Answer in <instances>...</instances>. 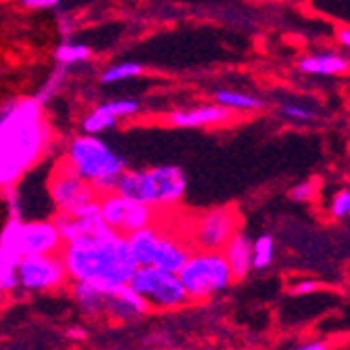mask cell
Listing matches in <instances>:
<instances>
[{
	"label": "cell",
	"mask_w": 350,
	"mask_h": 350,
	"mask_svg": "<svg viewBox=\"0 0 350 350\" xmlns=\"http://www.w3.org/2000/svg\"><path fill=\"white\" fill-rule=\"evenodd\" d=\"M214 101L216 105L225 107L229 111H256L265 107V101L254 97V94L239 92V90H225V88L214 94Z\"/></svg>",
	"instance_id": "ffe728a7"
},
{
	"label": "cell",
	"mask_w": 350,
	"mask_h": 350,
	"mask_svg": "<svg viewBox=\"0 0 350 350\" xmlns=\"http://www.w3.org/2000/svg\"><path fill=\"white\" fill-rule=\"evenodd\" d=\"M103 105H105L118 120L133 118V116H137L139 109H141L139 101H135V99H113V101H107V103H103Z\"/></svg>",
	"instance_id": "f1b7e54d"
},
{
	"label": "cell",
	"mask_w": 350,
	"mask_h": 350,
	"mask_svg": "<svg viewBox=\"0 0 350 350\" xmlns=\"http://www.w3.org/2000/svg\"><path fill=\"white\" fill-rule=\"evenodd\" d=\"M317 290V283L314 281H298L296 285H294V294H310V292H314Z\"/></svg>",
	"instance_id": "1f68e13d"
},
{
	"label": "cell",
	"mask_w": 350,
	"mask_h": 350,
	"mask_svg": "<svg viewBox=\"0 0 350 350\" xmlns=\"http://www.w3.org/2000/svg\"><path fill=\"white\" fill-rule=\"evenodd\" d=\"M59 256L68 271V279L88 283L103 292L129 285L137 262L124 235L103 227L88 237L63 243Z\"/></svg>",
	"instance_id": "7a4b0ae2"
},
{
	"label": "cell",
	"mask_w": 350,
	"mask_h": 350,
	"mask_svg": "<svg viewBox=\"0 0 350 350\" xmlns=\"http://www.w3.org/2000/svg\"><path fill=\"white\" fill-rule=\"evenodd\" d=\"M292 350H329V346L325 342H306L302 346H296Z\"/></svg>",
	"instance_id": "836d02e7"
},
{
	"label": "cell",
	"mask_w": 350,
	"mask_h": 350,
	"mask_svg": "<svg viewBox=\"0 0 350 350\" xmlns=\"http://www.w3.org/2000/svg\"><path fill=\"white\" fill-rule=\"evenodd\" d=\"M90 57V49L86 44H80V42H61L57 49H55V61L59 66H76V63H82Z\"/></svg>",
	"instance_id": "cb8c5ba5"
},
{
	"label": "cell",
	"mask_w": 350,
	"mask_h": 350,
	"mask_svg": "<svg viewBox=\"0 0 350 350\" xmlns=\"http://www.w3.org/2000/svg\"><path fill=\"white\" fill-rule=\"evenodd\" d=\"M51 145L44 105L34 97L0 105V191L15 187Z\"/></svg>",
	"instance_id": "6da1fadb"
},
{
	"label": "cell",
	"mask_w": 350,
	"mask_h": 350,
	"mask_svg": "<svg viewBox=\"0 0 350 350\" xmlns=\"http://www.w3.org/2000/svg\"><path fill=\"white\" fill-rule=\"evenodd\" d=\"M239 227V218L231 208H212L204 212L191 227V243L196 250L204 252H220L227 245Z\"/></svg>",
	"instance_id": "30bf717a"
},
{
	"label": "cell",
	"mask_w": 350,
	"mask_h": 350,
	"mask_svg": "<svg viewBox=\"0 0 350 350\" xmlns=\"http://www.w3.org/2000/svg\"><path fill=\"white\" fill-rule=\"evenodd\" d=\"M113 191L149 206L151 210L174 208L187 193V176L178 166L172 164L153 166L147 170L126 168L118 176Z\"/></svg>",
	"instance_id": "3957f363"
},
{
	"label": "cell",
	"mask_w": 350,
	"mask_h": 350,
	"mask_svg": "<svg viewBox=\"0 0 350 350\" xmlns=\"http://www.w3.org/2000/svg\"><path fill=\"white\" fill-rule=\"evenodd\" d=\"M72 296L74 302L78 304L80 312L88 319H99L103 317V308H105V292L94 288V285L88 283H78L74 281V288H72Z\"/></svg>",
	"instance_id": "d6986e66"
},
{
	"label": "cell",
	"mask_w": 350,
	"mask_h": 350,
	"mask_svg": "<svg viewBox=\"0 0 350 350\" xmlns=\"http://www.w3.org/2000/svg\"><path fill=\"white\" fill-rule=\"evenodd\" d=\"M231 118V111L216 103L200 105L191 109H176L168 116V122L176 129H202V126H216Z\"/></svg>",
	"instance_id": "5bb4252c"
},
{
	"label": "cell",
	"mask_w": 350,
	"mask_h": 350,
	"mask_svg": "<svg viewBox=\"0 0 350 350\" xmlns=\"http://www.w3.org/2000/svg\"><path fill=\"white\" fill-rule=\"evenodd\" d=\"M220 252L225 256L235 281L243 279L252 271V239L243 231H235Z\"/></svg>",
	"instance_id": "2e32d148"
},
{
	"label": "cell",
	"mask_w": 350,
	"mask_h": 350,
	"mask_svg": "<svg viewBox=\"0 0 350 350\" xmlns=\"http://www.w3.org/2000/svg\"><path fill=\"white\" fill-rule=\"evenodd\" d=\"M66 164L76 170L97 193L113 191L118 176L126 170V160L103 139L78 135L68 143Z\"/></svg>",
	"instance_id": "277c9868"
},
{
	"label": "cell",
	"mask_w": 350,
	"mask_h": 350,
	"mask_svg": "<svg viewBox=\"0 0 350 350\" xmlns=\"http://www.w3.org/2000/svg\"><path fill=\"white\" fill-rule=\"evenodd\" d=\"M143 74V66L137 61H122V63H113L109 66L103 74H101V84H118L124 80H131Z\"/></svg>",
	"instance_id": "603a6c76"
},
{
	"label": "cell",
	"mask_w": 350,
	"mask_h": 350,
	"mask_svg": "<svg viewBox=\"0 0 350 350\" xmlns=\"http://www.w3.org/2000/svg\"><path fill=\"white\" fill-rule=\"evenodd\" d=\"M191 252H193V250H191L189 243H185L178 237H174L172 233H166L164 231L162 241H160V247H157V254H155L153 267L176 275L180 271V267L187 262Z\"/></svg>",
	"instance_id": "e0dca14e"
},
{
	"label": "cell",
	"mask_w": 350,
	"mask_h": 350,
	"mask_svg": "<svg viewBox=\"0 0 350 350\" xmlns=\"http://www.w3.org/2000/svg\"><path fill=\"white\" fill-rule=\"evenodd\" d=\"M329 214L334 220H346L350 216V191L346 187L334 193L329 202Z\"/></svg>",
	"instance_id": "83f0119b"
},
{
	"label": "cell",
	"mask_w": 350,
	"mask_h": 350,
	"mask_svg": "<svg viewBox=\"0 0 350 350\" xmlns=\"http://www.w3.org/2000/svg\"><path fill=\"white\" fill-rule=\"evenodd\" d=\"M275 258V239L271 235H260L252 241V269L265 271Z\"/></svg>",
	"instance_id": "7402d4cb"
},
{
	"label": "cell",
	"mask_w": 350,
	"mask_h": 350,
	"mask_svg": "<svg viewBox=\"0 0 350 350\" xmlns=\"http://www.w3.org/2000/svg\"><path fill=\"white\" fill-rule=\"evenodd\" d=\"M338 42H342V46H344V49H348V46H350V29H348V27L338 29Z\"/></svg>",
	"instance_id": "e575fe53"
},
{
	"label": "cell",
	"mask_w": 350,
	"mask_h": 350,
	"mask_svg": "<svg viewBox=\"0 0 350 350\" xmlns=\"http://www.w3.org/2000/svg\"><path fill=\"white\" fill-rule=\"evenodd\" d=\"M189 300L204 302L220 292H225L235 281L222 252L196 250L189 254L187 262L176 273Z\"/></svg>",
	"instance_id": "8992f818"
},
{
	"label": "cell",
	"mask_w": 350,
	"mask_h": 350,
	"mask_svg": "<svg viewBox=\"0 0 350 350\" xmlns=\"http://www.w3.org/2000/svg\"><path fill=\"white\" fill-rule=\"evenodd\" d=\"M17 290V265L0 252V294Z\"/></svg>",
	"instance_id": "4316f807"
},
{
	"label": "cell",
	"mask_w": 350,
	"mask_h": 350,
	"mask_svg": "<svg viewBox=\"0 0 350 350\" xmlns=\"http://www.w3.org/2000/svg\"><path fill=\"white\" fill-rule=\"evenodd\" d=\"M129 285L147 302L149 310H174L191 302L178 277L155 267H137Z\"/></svg>",
	"instance_id": "52a82bcc"
},
{
	"label": "cell",
	"mask_w": 350,
	"mask_h": 350,
	"mask_svg": "<svg viewBox=\"0 0 350 350\" xmlns=\"http://www.w3.org/2000/svg\"><path fill=\"white\" fill-rule=\"evenodd\" d=\"M66 78H68V68L66 66H59L51 72V76L46 78V82L40 86V90L34 94V99L40 103V105H46L53 97H55V92L66 84Z\"/></svg>",
	"instance_id": "d4e9b609"
},
{
	"label": "cell",
	"mask_w": 350,
	"mask_h": 350,
	"mask_svg": "<svg viewBox=\"0 0 350 350\" xmlns=\"http://www.w3.org/2000/svg\"><path fill=\"white\" fill-rule=\"evenodd\" d=\"M23 5L29 9H51L59 5V0H23Z\"/></svg>",
	"instance_id": "4dcf8cb0"
},
{
	"label": "cell",
	"mask_w": 350,
	"mask_h": 350,
	"mask_svg": "<svg viewBox=\"0 0 350 350\" xmlns=\"http://www.w3.org/2000/svg\"><path fill=\"white\" fill-rule=\"evenodd\" d=\"M3 302H5V294H0V306H3Z\"/></svg>",
	"instance_id": "d590c367"
},
{
	"label": "cell",
	"mask_w": 350,
	"mask_h": 350,
	"mask_svg": "<svg viewBox=\"0 0 350 350\" xmlns=\"http://www.w3.org/2000/svg\"><path fill=\"white\" fill-rule=\"evenodd\" d=\"M99 200V198H97ZM53 225L61 235L63 243H70L82 237H88L105 227V222L99 214V204L92 202L82 208L70 210V212H57L53 218Z\"/></svg>",
	"instance_id": "7c38bea8"
},
{
	"label": "cell",
	"mask_w": 350,
	"mask_h": 350,
	"mask_svg": "<svg viewBox=\"0 0 350 350\" xmlns=\"http://www.w3.org/2000/svg\"><path fill=\"white\" fill-rule=\"evenodd\" d=\"M49 198L57 212H70L97 202L99 193L76 170L61 162L49 178Z\"/></svg>",
	"instance_id": "8fae6325"
},
{
	"label": "cell",
	"mask_w": 350,
	"mask_h": 350,
	"mask_svg": "<svg viewBox=\"0 0 350 350\" xmlns=\"http://www.w3.org/2000/svg\"><path fill=\"white\" fill-rule=\"evenodd\" d=\"M149 306L147 302L131 288V285H122L111 292H105V308L103 317L111 321H135L141 319L143 314H147Z\"/></svg>",
	"instance_id": "4fadbf2b"
},
{
	"label": "cell",
	"mask_w": 350,
	"mask_h": 350,
	"mask_svg": "<svg viewBox=\"0 0 350 350\" xmlns=\"http://www.w3.org/2000/svg\"><path fill=\"white\" fill-rule=\"evenodd\" d=\"M288 198L294 204H308L317 198V185L312 180H302L288 191Z\"/></svg>",
	"instance_id": "f546056e"
},
{
	"label": "cell",
	"mask_w": 350,
	"mask_h": 350,
	"mask_svg": "<svg viewBox=\"0 0 350 350\" xmlns=\"http://www.w3.org/2000/svg\"><path fill=\"white\" fill-rule=\"evenodd\" d=\"M66 336H68L70 340H86L88 332H86L84 327H80V325H72V327L66 332Z\"/></svg>",
	"instance_id": "d6a6232c"
},
{
	"label": "cell",
	"mask_w": 350,
	"mask_h": 350,
	"mask_svg": "<svg viewBox=\"0 0 350 350\" xmlns=\"http://www.w3.org/2000/svg\"><path fill=\"white\" fill-rule=\"evenodd\" d=\"M162 235H164V229L155 227V225H147V227H143V229H139V231H135L126 237L133 258L139 267H153Z\"/></svg>",
	"instance_id": "9a60e30c"
},
{
	"label": "cell",
	"mask_w": 350,
	"mask_h": 350,
	"mask_svg": "<svg viewBox=\"0 0 350 350\" xmlns=\"http://www.w3.org/2000/svg\"><path fill=\"white\" fill-rule=\"evenodd\" d=\"M99 214L105 222V227H109L111 231L129 237L131 233L153 225V212L149 206L131 200V198H124L116 191H107V193H101L99 200Z\"/></svg>",
	"instance_id": "ba28073f"
},
{
	"label": "cell",
	"mask_w": 350,
	"mask_h": 350,
	"mask_svg": "<svg viewBox=\"0 0 350 350\" xmlns=\"http://www.w3.org/2000/svg\"><path fill=\"white\" fill-rule=\"evenodd\" d=\"M68 283V271L63 267L59 254H42V256H25L17 265V288L42 294L61 290Z\"/></svg>",
	"instance_id": "9c48e42d"
},
{
	"label": "cell",
	"mask_w": 350,
	"mask_h": 350,
	"mask_svg": "<svg viewBox=\"0 0 350 350\" xmlns=\"http://www.w3.org/2000/svg\"><path fill=\"white\" fill-rule=\"evenodd\" d=\"M279 113L290 120V122H298V124H306V122H312L317 118V111L308 105H298V103H292V101H285L279 105Z\"/></svg>",
	"instance_id": "484cf974"
},
{
	"label": "cell",
	"mask_w": 350,
	"mask_h": 350,
	"mask_svg": "<svg viewBox=\"0 0 350 350\" xmlns=\"http://www.w3.org/2000/svg\"><path fill=\"white\" fill-rule=\"evenodd\" d=\"M298 68L310 76H338L348 70V59L336 53H314L298 61Z\"/></svg>",
	"instance_id": "ac0fdd59"
},
{
	"label": "cell",
	"mask_w": 350,
	"mask_h": 350,
	"mask_svg": "<svg viewBox=\"0 0 350 350\" xmlns=\"http://www.w3.org/2000/svg\"><path fill=\"white\" fill-rule=\"evenodd\" d=\"M61 247L63 241L53 220L9 218L5 227L0 229V252L15 265H19V260L25 256L59 254Z\"/></svg>",
	"instance_id": "5b68a950"
},
{
	"label": "cell",
	"mask_w": 350,
	"mask_h": 350,
	"mask_svg": "<svg viewBox=\"0 0 350 350\" xmlns=\"http://www.w3.org/2000/svg\"><path fill=\"white\" fill-rule=\"evenodd\" d=\"M116 124H118V118L101 103L82 120V135H94V137H97V135L113 129Z\"/></svg>",
	"instance_id": "44dd1931"
}]
</instances>
